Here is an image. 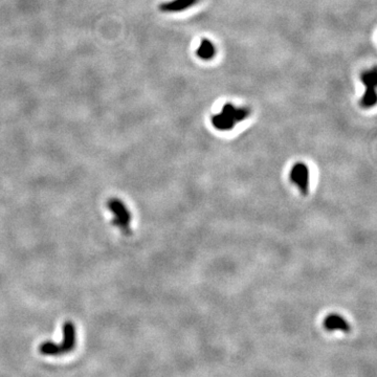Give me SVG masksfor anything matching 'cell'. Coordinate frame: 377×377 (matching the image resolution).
Returning <instances> with one entry per match:
<instances>
[{
	"mask_svg": "<svg viewBox=\"0 0 377 377\" xmlns=\"http://www.w3.org/2000/svg\"><path fill=\"white\" fill-rule=\"evenodd\" d=\"M323 326L325 330L329 332L332 331H342V332H350V325L346 321L345 318L338 313H330L325 318L323 322Z\"/></svg>",
	"mask_w": 377,
	"mask_h": 377,
	"instance_id": "5b68a950",
	"label": "cell"
},
{
	"mask_svg": "<svg viewBox=\"0 0 377 377\" xmlns=\"http://www.w3.org/2000/svg\"><path fill=\"white\" fill-rule=\"evenodd\" d=\"M216 54L215 45L212 41L207 39H203L200 42L199 47L197 48V56L202 60H211Z\"/></svg>",
	"mask_w": 377,
	"mask_h": 377,
	"instance_id": "ba28073f",
	"label": "cell"
},
{
	"mask_svg": "<svg viewBox=\"0 0 377 377\" xmlns=\"http://www.w3.org/2000/svg\"><path fill=\"white\" fill-rule=\"evenodd\" d=\"M362 80L367 87L366 94L361 100V104L364 108H370L376 104V93L375 87L377 84V73L376 68L373 67L371 70L366 71L362 76Z\"/></svg>",
	"mask_w": 377,
	"mask_h": 377,
	"instance_id": "277c9868",
	"label": "cell"
},
{
	"mask_svg": "<svg viewBox=\"0 0 377 377\" xmlns=\"http://www.w3.org/2000/svg\"><path fill=\"white\" fill-rule=\"evenodd\" d=\"M289 178L302 195H307L309 190V169L307 165L304 162L294 164L289 172Z\"/></svg>",
	"mask_w": 377,
	"mask_h": 377,
	"instance_id": "3957f363",
	"label": "cell"
},
{
	"mask_svg": "<svg viewBox=\"0 0 377 377\" xmlns=\"http://www.w3.org/2000/svg\"><path fill=\"white\" fill-rule=\"evenodd\" d=\"M107 207L111 211V213L114 214L112 224H115L117 228H119L126 235H129L131 214L127 207L124 205V202L120 199L112 198L108 200Z\"/></svg>",
	"mask_w": 377,
	"mask_h": 377,
	"instance_id": "7a4b0ae2",
	"label": "cell"
},
{
	"mask_svg": "<svg viewBox=\"0 0 377 377\" xmlns=\"http://www.w3.org/2000/svg\"><path fill=\"white\" fill-rule=\"evenodd\" d=\"M39 351L43 355H50V356H58L62 355L60 349V345L58 343H54L50 341L43 342L39 346Z\"/></svg>",
	"mask_w": 377,
	"mask_h": 377,
	"instance_id": "9c48e42d",
	"label": "cell"
},
{
	"mask_svg": "<svg viewBox=\"0 0 377 377\" xmlns=\"http://www.w3.org/2000/svg\"><path fill=\"white\" fill-rule=\"evenodd\" d=\"M198 0H172V1L161 3L159 9L164 13H179L195 5Z\"/></svg>",
	"mask_w": 377,
	"mask_h": 377,
	"instance_id": "52a82bcc",
	"label": "cell"
},
{
	"mask_svg": "<svg viewBox=\"0 0 377 377\" xmlns=\"http://www.w3.org/2000/svg\"><path fill=\"white\" fill-rule=\"evenodd\" d=\"M77 335H76V327L71 322H66L63 325V340L62 343H60V349L62 354L69 353L73 351L76 347Z\"/></svg>",
	"mask_w": 377,
	"mask_h": 377,
	"instance_id": "8992f818",
	"label": "cell"
},
{
	"mask_svg": "<svg viewBox=\"0 0 377 377\" xmlns=\"http://www.w3.org/2000/svg\"><path fill=\"white\" fill-rule=\"evenodd\" d=\"M251 115V110L244 107H236L231 103L224 105L220 114L213 116L212 124L220 131H229L235 127L239 122L246 120Z\"/></svg>",
	"mask_w": 377,
	"mask_h": 377,
	"instance_id": "6da1fadb",
	"label": "cell"
}]
</instances>
